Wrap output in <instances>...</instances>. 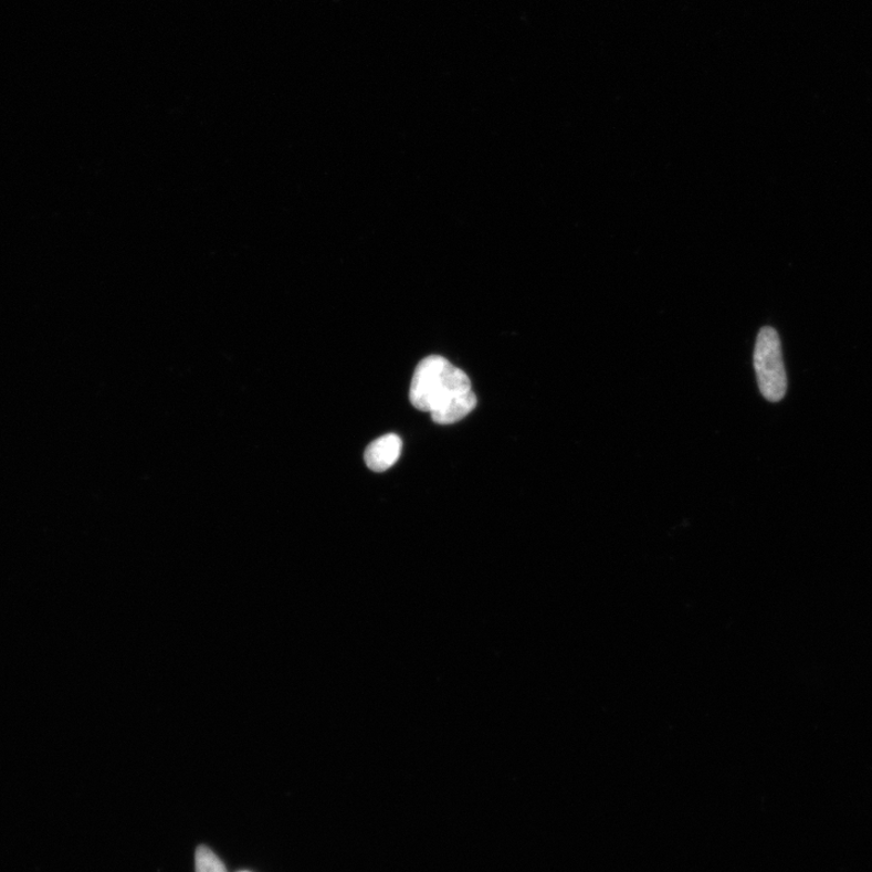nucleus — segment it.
Segmentation results:
<instances>
[{
  "label": "nucleus",
  "instance_id": "nucleus-1",
  "mask_svg": "<svg viewBox=\"0 0 872 872\" xmlns=\"http://www.w3.org/2000/svg\"><path fill=\"white\" fill-rule=\"evenodd\" d=\"M471 390L470 377L445 358L432 356L417 365L410 388V401L417 410L433 414Z\"/></svg>",
  "mask_w": 872,
  "mask_h": 872
},
{
  "label": "nucleus",
  "instance_id": "nucleus-2",
  "mask_svg": "<svg viewBox=\"0 0 872 872\" xmlns=\"http://www.w3.org/2000/svg\"><path fill=\"white\" fill-rule=\"evenodd\" d=\"M754 366L763 397L770 402H778L785 398L788 378L782 361L780 338L774 327H763L758 333Z\"/></svg>",
  "mask_w": 872,
  "mask_h": 872
},
{
  "label": "nucleus",
  "instance_id": "nucleus-3",
  "mask_svg": "<svg viewBox=\"0 0 872 872\" xmlns=\"http://www.w3.org/2000/svg\"><path fill=\"white\" fill-rule=\"evenodd\" d=\"M402 441L397 434L378 438L366 449L365 463L369 470L384 473L393 466L400 458Z\"/></svg>",
  "mask_w": 872,
  "mask_h": 872
},
{
  "label": "nucleus",
  "instance_id": "nucleus-4",
  "mask_svg": "<svg viewBox=\"0 0 872 872\" xmlns=\"http://www.w3.org/2000/svg\"><path fill=\"white\" fill-rule=\"evenodd\" d=\"M476 407V396L473 390L454 400L446 409L433 413L432 420L441 426L458 423L470 414Z\"/></svg>",
  "mask_w": 872,
  "mask_h": 872
},
{
  "label": "nucleus",
  "instance_id": "nucleus-5",
  "mask_svg": "<svg viewBox=\"0 0 872 872\" xmlns=\"http://www.w3.org/2000/svg\"><path fill=\"white\" fill-rule=\"evenodd\" d=\"M196 872H229L221 859L209 847L199 845L196 852Z\"/></svg>",
  "mask_w": 872,
  "mask_h": 872
},
{
  "label": "nucleus",
  "instance_id": "nucleus-6",
  "mask_svg": "<svg viewBox=\"0 0 872 872\" xmlns=\"http://www.w3.org/2000/svg\"><path fill=\"white\" fill-rule=\"evenodd\" d=\"M238 872H250V871H238Z\"/></svg>",
  "mask_w": 872,
  "mask_h": 872
}]
</instances>
